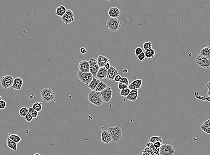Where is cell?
I'll return each instance as SVG.
<instances>
[{
  "label": "cell",
  "mask_w": 210,
  "mask_h": 155,
  "mask_svg": "<svg viewBox=\"0 0 210 155\" xmlns=\"http://www.w3.org/2000/svg\"><path fill=\"white\" fill-rule=\"evenodd\" d=\"M149 142L151 143H154L156 142H160L163 143V139L160 136H152L149 139Z\"/></svg>",
  "instance_id": "f546056e"
},
{
  "label": "cell",
  "mask_w": 210,
  "mask_h": 155,
  "mask_svg": "<svg viewBox=\"0 0 210 155\" xmlns=\"http://www.w3.org/2000/svg\"><path fill=\"white\" fill-rule=\"evenodd\" d=\"M142 46H143V49L145 51H147V50L152 49V45L150 41L146 42L143 44Z\"/></svg>",
  "instance_id": "836d02e7"
},
{
  "label": "cell",
  "mask_w": 210,
  "mask_h": 155,
  "mask_svg": "<svg viewBox=\"0 0 210 155\" xmlns=\"http://www.w3.org/2000/svg\"><path fill=\"white\" fill-rule=\"evenodd\" d=\"M102 100L105 103H108L111 100L112 96V88L107 87L104 91L100 92Z\"/></svg>",
  "instance_id": "30bf717a"
},
{
  "label": "cell",
  "mask_w": 210,
  "mask_h": 155,
  "mask_svg": "<svg viewBox=\"0 0 210 155\" xmlns=\"http://www.w3.org/2000/svg\"><path fill=\"white\" fill-rule=\"evenodd\" d=\"M89 62L90 64V72L92 73L94 77L96 78V74L100 68L97 63V60L95 58H92L90 59Z\"/></svg>",
  "instance_id": "9c48e42d"
},
{
  "label": "cell",
  "mask_w": 210,
  "mask_h": 155,
  "mask_svg": "<svg viewBox=\"0 0 210 155\" xmlns=\"http://www.w3.org/2000/svg\"><path fill=\"white\" fill-rule=\"evenodd\" d=\"M142 85V80L141 79L135 80L132 81L129 86V88L130 90L139 89L141 88Z\"/></svg>",
  "instance_id": "e0dca14e"
},
{
  "label": "cell",
  "mask_w": 210,
  "mask_h": 155,
  "mask_svg": "<svg viewBox=\"0 0 210 155\" xmlns=\"http://www.w3.org/2000/svg\"><path fill=\"white\" fill-rule=\"evenodd\" d=\"M100 82V80L94 77L92 81L90 82V83L88 85V87L90 90H95V88H96V86Z\"/></svg>",
  "instance_id": "603a6c76"
},
{
  "label": "cell",
  "mask_w": 210,
  "mask_h": 155,
  "mask_svg": "<svg viewBox=\"0 0 210 155\" xmlns=\"http://www.w3.org/2000/svg\"><path fill=\"white\" fill-rule=\"evenodd\" d=\"M120 82L123 83L125 85H126L128 87L129 86V80L128 79H127V78L125 77H122Z\"/></svg>",
  "instance_id": "d590c367"
},
{
  "label": "cell",
  "mask_w": 210,
  "mask_h": 155,
  "mask_svg": "<svg viewBox=\"0 0 210 155\" xmlns=\"http://www.w3.org/2000/svg\"><path fill=\"white\" fill-rule=\"evenodd\" d=\"M42 100L45 103H49L55 99V93L52 89L45 88L41 92Z\"/></svg>",
  "instance_id": "3957f363"
},
{
  "label": "cell",
  "mask_w": 210,
  "mask_h": 155,
  "mask_svg": "<svg viewBox=\"0 0 210 155\" xmlns=\"http://www.w3.org/2000/svg\"><path fill=\"white\" fill-rule=\"evenodd\" d=\"M110 61V59L107 58L105 56H102V55H100L98 56L97 59V63H98V65L100 68V67H105V65L107 63H109Z\"/></svg>",
  "instance_id": "ffe728a7"
},
{
  "label": "cell",
  "mask_w": 210,
  "mask_h": 155,
  "mask_svg": "<svg viewBox=\"0 0 210 155\" xmlns=\"http://www.w3.org/2000/svg\"><path fill=\"white\" fill-rule=\"evenodd\" d=\"M107 13L109 17L112 18H117L121 15L120 9L116 7H112L109 8Z\"/></svg>",
  "instance_id": "4fadbf2b"
},
{
  "label": "cell",
  "mask_w": 210,
  "mask_h": 155,
  "mask_svg": "<svg viewBox=\"0 0 210 155\" xmlns=\"http://www.w3.org/2000/svg\"><path fill=\"white\" fill-rule=\"evenodd\" d=\"M107 131L110 134L112 141L114 143H117L122 139V132L120 127H109L107 129Z\"/></svg>",
  "instance_id": "7a4b0ae2"
},
{
  "label": "cell",
  "mask_w": 210,
  "mask_h": 155,
  "mask_svg": "<svg viewBox=\"0 0 210 155\" xmlns=\"http://www.w3.org/2000/svg\"><path fill=\"white\" fill-rule=\"evenodd\" d=\"M80 52L81 53H82V54H85V53H87V50H86L85 48H81L80 49Z\"/></svg>",
  "instance_id": "7bdbcfd3"
},
{
  "label": "cell",
  "mask_w": 210,
  "mask_h": 155,
  "mask_svg": "<svg viewBox=\"0 0 210 155\" xmlns=\"http://www.w3.org/2000/svg\"><path fill=\"white\" fill-rule=\"evenodd\" d=\"M137 58L139 59V61H143L145 60L146 56H145V53L142 52V53L140 54V55L137 56Z\"/></svg>",
  "instance_id": "f35d334b"
},
{
  "label": "cell",
  "mask_w": 210,
  "mask_h": 155,
  "mask_svg": "<svg viewBox=\"0 0 210 155\" xmlns=\"http://www.w3.org/2000/svg\"><path fill=\"white\" fill-rule=\"evenodd\" d=\"M142 52H143V50L142 48L137 47L135 49V53L137 57Z\"/></svg>",
  "instance_id": "8d00e7d4"
},
{
  "label": "cell",
  "mask_w": 210,
  "mask_h": 155,
  "mask_svg": "<svg viewBox=\"0 0 210 155\" xmlns=\"http://www.w3.org/2000/svg\"><path fill=\"white\" fill-rule=\"evenodd\" d=\"M201 129L203 132L206 133L207 134H210V127H209L207 125L203 123L200 127Z\"/></svg>",
  "instance_id": "d6a6232c"
},
{
  "label": "cell",
  "mask_w": 210,
  "mask_h": 155,
  "mask_svg": "<svg viewBox=\"0 0 210 155\" xmlns=\"http://www.w3.org/2000/svg\"><path fill=\"white\" fill-rule=\"evenodd\" d=\"M67 9L64 6H60L57 8L56 14L58 17H62L66 12Z\"/></svg>",
  "instance_id": "7402d4cb"
},
{
  "label": "cell",
  "mask_w": 210,
  "mask_h": 155,
  "mask_svg": "<svg viewBox=\"0 0 210 155\" xmlns=\"http://www.w3.org/2000/svg\"><path fill=\"white\" fill-rule=\"evenodd\" d=\"M195 63L201 68L204 69L210 68V59L206 57L199 54L196 56Z\"/></svg>",
  "instance_id": "277c9868"
},
{
  "label": "cell",
  "mask_w": 210,
  "mask_h": 155,
  "mask_svg": "<svg viewBox=\"0 0 210 155\" xmlns=\"http://www.w3.org/2000/svg\"><path fill=\"white\" fill-rule=\"evenodd\" d=\"M105 67L106 69L107 70H109V69L110 68V67H111V65L110 64L109 62V63H107L105 65Z\"/></svg>",
  "instance_id": "f6af8a7d"
},
{
  "label": "cell",
  "mask_w": 210,
  "mask_h": 155,
  "mask_svg": "<svg viewBox=\"0 0 210 155\" xmlns=\"http://www.w3.org/2000/svg\"><path fill=\"white\" fill-rule=\"evenodd\" d=\"M14 80V78L11 75H6L1 77V87L4 89L12 87Z\"/></svg>",
  "instance_id": "52a82bcc"
},
{
  "label": "cell",
  "mask_w": 210,
  "mask_h": 155,
  "mask_svg": "<svg viewBox=\"0 0 210 155\" xmlns=\"http://www.w3.org/2000/svg\"><path fill=\"white\" fill-rule=\"evenodd\" d=\"M107 70L105 67H100L97 71L96 78L99 80H102L107 78Z\"/></svg>",
  "instance_id": "9a60e30c"
},
{
  "label": "cell",
  "mask_w": 210,
  "mask_h": 155,
  "mask_svg": "<svg viewBox=\"0 0 210 155\" xmlns=\"http://www.w3.org/2000/svg\"><path fill=\"white\" fill-rule=\"evenodd\" d=\"M61 20L64 23L69 24L72 23L74 20V13L70 9H67L64 15L61 17Z\"/></svg>",
  "instance_id": "8fae6325"
},
{
  "label": "cell",
  "mask_w": 210,
  "mask_h": 155,
  "mask_svg": "<svg viewBox=\"0 0 210 155\" xmlns=\"http://www.w3.org/2000/svg\"><path fill=\"white\" fill-rule=\"evenodd\" d=\"M23 84V80L20 77H17L15 78L12 87L14 90H20L22 88Z\"/></svg>",
  "instance_id": "d6986e66"
},
{
  "label": "cell",
  "mask_w": 210,
  "mask_h": 155,
  "mask_svg": "<svg viewBox=\"0 0 210 155\" xmlns=\"http://www.w3.org/2000/svg\"><path fill=\"white\" fill-rule=\"evenodd\" d=\"M42 106L43 103L36 101L33 104L32 107L35 110L38 112H40L42 109Z\"/></svg>",
  "instance_id": "4316f807"
},
{
  "label": "cell",
  "mask_w": 210,
  "mask_h": 155,
  "mask_svg": "<svg viewBox=\"0 0 210 155\" xmlns=\"http://www.w3.org/2000/svg\"><path fill=\"white\" fill-rule=\"evenodd\" d=\"M206 87H207V88H208V90H210V81H209L207 82V84H206Z\"/></svg>",
  "instance_id": "bcb514c9"
},
{
  "label": "cell",
  "mask_w": 210,
  "mask_h": 155,
  "mask_svg": "<svg viewBox=\"0 0 210 155\" xmlns=\"http://www.w3.org/2000/svg\"><path fill=\"white\" fill-rule=\"evenodd\" d=\"M28 113L32 115L33 118H36L38 117V112L34 110L33 108H29L28 109Z\"/></svg>",
  "instance_id": "e575fe53"
},
{
  "label": "cell",
  "mask_w": 210,
  "mask_h": 155,
  "mask_svg": "<svg viewBox=\"0 0 210 155\" xmlns=\"http://www.w3.org/2000/svg\"><path fill=\"white\" fill-rule=\"evenodd\" d=\"M88 99L92 104L97 106H101L104 101L102 100L101 92L92 90L88 95Z\"/></svg>",
  "instance_id": "6da1fadb"
},
{
  "label": "cell",
  "mask_w": 210,
  "mask_h": 155,
  "mask_svg": "<svg viewBox=\"0 0 210 155\" xmlns=\"http://www.w3.org/2000/svg\"><path fill=\"white\" fill-rule=\"evenodd\" d=\"M207 95L209 97H210V90H208V92H207Z\"/></svg>",
  "instance_id": "c3c4849f"
},
{
  "label": "cell",
  "mask_w": 210,
  "mask_h": 155,
  "mask_svg": "<svg viewBox=\"0 0 210 155\" xmlns=\"http://www.w3.org/2000/svg\"><path fill=\"white\" fill-rule=\"evenodd\" d=\"M122 77L121 76V75H117L115 76V78H114V80L116 82H119L121 81V79H122Z\"/></svg>",
  "instance_id": "b9f144b4"
},
{
  "label": "cell",
  "mask_w": 210,
  "mask_h": 155,
  "mask_svg": "<svg viewBox=\"0 0 210 155\" xmlns=\"http://www.w3.org/2000/svg\"><path fill=\"white\" fill-rule=\"evenodd\" d=\"M7 146L8 148H10L11 149L16 151L17 149V146L18 143H15L14 141L10 139L9 138H8L6 140Z\"/></svg>",
  "instance_id": "44dd1931"
},
{
  "label": "cell",
  "mask_w": 210,
  "mask_h": 155,
  "mask_svg": "<svg viewBox=\"0 0 210 155\" xmlns=\"http://www.w3.org/2000/svg\"><path fill=\"white\" fill-rule=\"evenodd\" d=\"M100 139L104 144H109L112 141L111 136L107 131H104L101 132Z\"/></svg>",
  "instance_id": "5bb4252c"
},
{
  "label": "cell",
  "mask_w": 210,
  "mask_h": 155,
  "mask_svg": "<svg viewBox=\"0 0 210 155\" xmlns=\"http://www.w3.org/2000/svg\"><path fill=\"white\" fill-rule=\"evenodd\" d=\"M139 95L138 89H134L131 90L128 96L126 97V99L132 102H135L138 98Z\"/></svg>",
  "instance_id": "ac0fdd59"
},
{
  "label": "cell",
  "mask_w": 210,
  "mask_h": 155,
  "mask_svg": "<svg viewBox=\"0 0 210 155\" xmlns=\"http://www.w3.org/2000/svg\"><path fill=\"white\" fill-rule=\"evenodd\" d=\"M140 155H156V154L151 149L147 146L143 151L140 152Z\"/></svg>",
  "instance_id": "83f0119b"
},
{
  "label": "cell",
  "mask_w": 210,
  "mask_h": 155,
  "mask_svg": "<svg viewBox=\"0 0 210 155\" xmlns=\"http://www.w3.org/2000/svg\"><path fill=\"white\" fill-rule=\"evenodd\" d=\"M6 106V103L3 100L0 101V109L1 110L4 109Z\"/></svg>",
  "instance_id": "60d3db41"
},
{
  "label": "cell",
  "mask_w": 210,
  "mask_h": 155,
  "mask_svg": "<svg viewBox=\"0 0 210 155\" xmlns=\"http://www.w3.org/2000/svg\"><path fill=\"white\" fill-rule=\"evenodd\" d=\"M77 75L78 79L83 83L87 85H88L89 84L94 77L93 75L90 72L83 73L79 70L77 73Z\"/></svg>",
  "instance_id": "8992f818"
},
{
  "label": "cell",
  "mask_w": 210,
  "mask_h": 155,
  "mask_svg": "<svg viewBox=\"0 0 210 155\" xmlns=\"http://www.w3.org/2000/svg\"><path fill=\"white\" fill-rule=\"evenodd\" d=\"M155 53H156V51L152 48L147 50L145 52L146 58L149 59L153 58L155 55Z\"/></svg>",
  "instance_id": "484cf974"
},
{
  "label": "cell",
  "mask_w": 210,
  "mask_h": 155,
  "mask_svg": "<svg viewBox=\"0 0 210 155\" xmlns=\"http://www.w3.org/2000/svg\"><path fill=\"white\" fill-rule=\"evenodd\" d=\"M33 118V117H32V115L29 113L25 117V119L26 121L28 122H30L32 121Z\"/></svg>",
  "instance_id": "74e56055"
},
{
  "label": "cell",
  "mask_w": 210,
  "mask_h": 155,
  "mask_svg": "<svg viewBox=\"0 0 210 155\" xmlns=\"http://www.w3.org/2000/svg\"><path fill=\"white\" fill-rule=\"evenodd\" d=\"M130 91H131V90H130V88H129V87L125 88L123 90H121L120 92V95L122 97H126L127 96H128Z\"/></svg>",
  "instance_id": "1f68e13d"
},
{
  "label": "cell",
  "mask_w": 210,
  "mask_h": 155,
  "mask_svg": "<svg viewBox=\"0 0 210 155\" xmlns=\"http://www.w3.org/2000/svg\"><path fill=\"white\" fill-rule=\"evenodd\" d=\"M200 54L210 59V46L202 48L200 51Z\"/></svg>",
  "instance_id": "cb8c5ba5"
},
{
  "label": "cell",
  "mask_w": 210,
  "mask_h": 155,
  "mask_svg": "<svg viewBox=\"0 0 210 155\" xmlns=\"http://www.w3.org/2000/svg\"><path fill=\"white\" fill-rule=\"evenodd\" d=\"M123 72L124 73H125V74H126V73L128 72V70L125 69H124L123 70Z\"/></svg>",
  "instance_id": "7dc6e473"
},
{
  "label": "cell",
  "mask_w": 210,
  "mask_h": 155,
  "mask_svg": "<svg viewBox=\"0 0 210 155\" xmlns=\"http://www.w3.org/2000/svg\"><path fill=\"white\" fill-rule=\"evenodd\" d=\"M28 113V109L26 107H23L19 109V114L20 116L25 117Z\"/></svg>",
  "instance_id": "4dcf8cb0"
},
{
  "label": "cell",
  "mask_w": 210,
  "mask_h": 155,
  "mask_svg": "<svg viewBox=\"0 0 210 155\" xmlns=\"http://www.w3.org/2000/svg\"><path fill=\"white\" fill-rule=\"evenodd\" d=\"M175 149L172 146L168 144H162L159 149L160 155H174Z\"/></svg>",
  "instance_id": "ba28073f"
},
{
  "label": "cell",
  "mask_w": 210,
  "mask_h": 155,
  "mask_svg": "<svg viewBox=\"0 0 210 155\" xmlns=\"http://www.w3.org/2000/svg\"><path fill=\"white\" fill-rule=\"evenodd\" d=\"M107 87V86L106 84H105L103 81H100V82L96 86V88L95 89V91L101 92L102 91H104Z\"/></svg>",
  "instance_id": "d4e9b609"
},
{
  "label": "cell",
  "mask_w": 210,
  "mask_h": 155,
  "mask_svg": "<svg viewBox=\"0 0 210 155\" xmlns=\"http://www.w3.org/2000/svg\"><path fill=\"white\" fill-rule=\"evenodd\" d=\"M34 155H41V154H39V153H36V154H34Z\"/></svg>",
  "instance_id": "681fc988"
},
{
  "label": "cell",
  "mask_w": 210,
  "mask_h": 155,
  "mask_svg": "<svg viewBox=\"0 0 210 155\" xmlns=\"http://www.w3.org/2000/svg\"><path fill=\"white\" fill-rule=\"evenodd\" d=\"M9 138L10 139H11L13 141H14L15 143H19L22 140L21 137L17 134H11L10 135Z\"/></svg>",
  "instance_id": "f1b7e54d"
},
{
  "label": "cell",
  "mask_w": 210,
  "mask_h": 155,
  "mask_svg": "<svg viewBox=\"0 0 210 155\" xmlns=\"http://www.w3.org/2000/svg\"><path fill=\"white\" fill-rule=\"evenodd\" d=\"M78 70L83 73L90 72V64L89 61L83 60L79 63Z\"/></svg>",
  "instance_id": "7c38bea8"
},
{
  "label": "cell",
  "mask_w": 210,
  "mask_h": 155,
  "mask_svg": "<svg viewBox=\"0 0 210 155\" xmlns=\"http://www.w3.org/2000/svg\"><path fill=\"white\" fill-rule=\"evenodd\" d=\"M106 25L107 28L112 32L118 31L121 28L120 21L117 18H110L107 19Z\"/></svg>",
  "instance_id": "5b68a950"
},
{
  "label": "cell",
  "mask_w": 210,
  "mask_h": 155,
  "mask_svg": "<svg viewBox=\"0 0 210 155\" xmlns=\"http://www.w3.org/2000/svg\"><path fill=\"white\" fill-rule=\"evenodd\" d=\"M119 74L118 71L116 69V68L113 66H111L110 68L107 70V79L109 80H113L115 76Z\"/></svg>",
  "instance_id": "2e32d148"
},
{
  "label": "cell",
  "mask_w": 210,
  "mask_h": 155,
  "mask_svg": "<svg viewBox=\"0 0 210 155\" xmlns=\"http://www.w3.org/2000/svg\"><path fill=\"white\" fill-rule=\"evenodd\" d=\"M204 124L207 125V126L210 127V119H208L204 122Z\"/></svg>",
  "instance_id": "ee69618b"
},
{
  "label": "cell",
  "mask_w": 210,
  "mask_h": 155,
  "mask_svg": "<svg viewBox=\"0 0 210 155\" xmlns=\"http://www.w3.org/2000/svg\"><path fill=\"white\" fill-rule=\"evenodd\" d=\"M118 87L120 90H122L125 89V88H128V87L126 86V85H125L123 83H122V82H118Z\"/></svg>",
  "instance_id": "ab89813d"
}]
</instances>
